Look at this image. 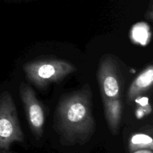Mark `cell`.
Wrapping results in <instances>:
<instances>
[{
	"mask_svg": "<svg viewBox=\"0 0 153 153\" xmlns=\"http://www.w3.org/2000/svg\"><path fill=\"white\" fill-rule=\"evenodd\" d=\"M54 128L66 145H83L96 131L93 94L89 84L63 95L54 114Z\"/></svg>",
	"mask_w": 153,
	"mask_h": 153,
	"instance_id": "obj_1",
	"label": "cell"
},
{
	"mask_svg": "<svg viewBox=\"0 0 153 153\" xmlns=\"http://www.w3.org/2000/svg\"><path fill=\"white\" fill-rule=\"evenodd\" d=\"M97 80L102 98L104 113L111 132L119 133L123 104L121 101L122 77L114 56L105 55L99 64Z\"/></svg>",
	"mask_w": 153,
	"mask_h": 153,
	"instance_id": "obj_2",
	"label": "cell"
},
{
	"mask_svg": "<svg viewBox=\"0 0 153 153\" xmlns=\"http://www.w3.org/2000/svg\"><path fill=\"white\" fill-rule=\"evenodd\" d=\"M76 70L72 63L48 57L25 63L23 67L26 79L40 90L46 89L52 83L61 82Z\"/></svg>",
	"mask_w": 153,
	"mask_h": 153,
	"instance_id": "obj_3",
	"label": "cell"
},
{
	"mask_svg": "<svg viewBox=\"0 0 153 153\" xmlns=\"http://www.w3.org/2000/svg\"><path fill=\"white\" fill-rule=\"evenodd\" d=\"M23 140L24 134L13 97L4 91L0 95V153H10L12 143Z\"/></svg>",
	"mask_w": 153,
	"mask_h": 153,
	"instance_id": "obj_4",
	"label": "cell"
},
{
	"mask_svg": "<svg viewBox=\"0 0 153 153\" xmlns=\"http://www.w3.org/2000/svg\"><path fill=\"white\" fill-rule=\"evenodd\" d=\"M19 94L31 132L34 137L40 138L43 135L45 123L43 107L32 88L25 82H22L19 85Z\"/></svg>",
	"mask_w": 153,
	"mask_h": 153,
	"instance_id": "obj_5",
	"label": "cell"
},
{
	"mask_svg": "<svg viewBox=\"0 0 153 153\" xmlns=\"http://www.w3.org/2000/svg\"><path fill=\"white\" fill-rule=\"evenodd\" d=\"M153 82V67L152 65L146 67L137 76L127 93L128 102H133L138 98L143 93L151 88Z\"/></svg>",
	"mask_w": 153,
	"mask_h": 153,
	"instance_id": "obj_6",
	"label": "cell"
},
{
	"mask_svg": "<svg viewBox=\"0 0 153 153\" xmlns=\"http://www.w3.org/2000/svg\"><path fill=\"white\" fill-rule=\"evenodd\" d=\"M153 141L150 136L144 134H137L131 137L129 142V149L131 152L140 149L152 151Z\"/></svg>",
	"mask_w": 153,
	"mask_h": 153,
	"instance_id": "obj_7",
	"label": "cell"
},
{
	"mask_svg": "<svg viewBox=\"0 0 153 153\" xmlns=\"http://www.w3.org/2000/svg\"><path fill=\"white\" fill-rule=\"evenodd\" d=\"M148 31H149V26L146 24L141 23L136 25L132 31L134 40L142 44H144L143 41H145V43H146V40H147L148 35H149Z\"/></svg>",
	"mask_w": 153,
	"mask_h": 153,
	"instance_id": "obj_8",
	"label": "cell"
},
{
	"mask_svg": "<svg viewBox=\"0 0 153 153\" xmlns=\"http://www.w3.org/2000/svg\"><path fill=\"white\" fill-rule=\"evenodd\" d=\"M134 153H152V152L149 149H140V150L134 151Z\"/></svg>",
	"mask_w": 153,
	"mask_h": 153,
	"instance_id": "obj_9",
	"label": "cell"
}]
</instances>
